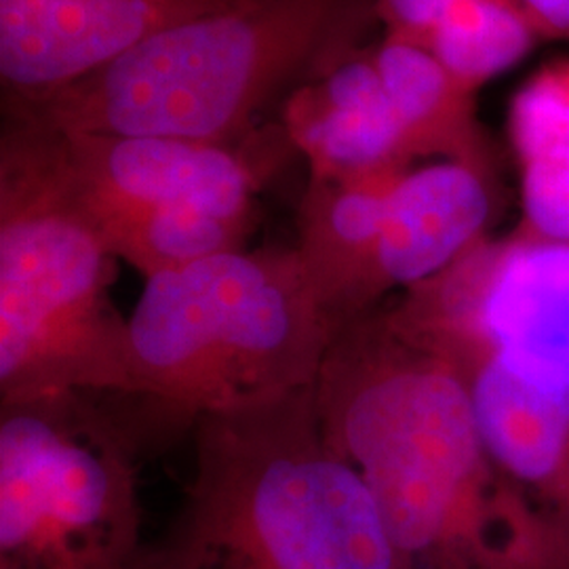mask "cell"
I'll list each match as a JSON object with an SVG mask.
<instances>
[{"instance_id":"7","label":"cell","mask_w":569,"mask_h":569,"mask_svg":"<svg viewBox=\"0 0 569 569\" xmlns=\"http://www.w3.org/2000/svg\"><path fill=\"white\" fill-rule=\"evenodd\" d=\"M385 312L441 357L488 350L569 387L568 241L489 234Z\"/></svg>"},{"instance_id":"10","label":"cell","mask_w":569,"mask_h":569,"mask_svg":"<svg viewBox=\"0 0 569 569\" xmlns=\"http://www.w3.org/2000/svg\"><path fill=\"white\" fill-rule=\"evenodd\" d=\"M496 164L432 161L397 182L357 291V319L425 283L489 237Z\"/></svg>"},{"instance_id":"15","label":"cell","mask_w":569,"mask_h":569,"mask_svg":"<svg viewBox=\"0 0 569 569\" xmlns=\"http://www.w3.org/2000/svg\"><path fill=\"white\" fill-rule=\"evenodd\" d=\"M89 213L114 258L133 266L143 279L243 249L253 226V218L192 207H121Z\"/></svg>"},{"instance_id":"17","label":"cell","mask_w":569,"mask_h":569,"mask_svg":"<svg viewBox=\"0 0 569 569\" xmlns=\"http://www.w3.org/2000/svg\"><path fill=\"white\" fill-rule=\"evenodd\" d=\"M458 0H376L373 16L385 26V37L427 44Z\"/></svg>"},{"instance_id":"3","label":"cell","mask_w":569,"mask_h":569,"mask_svg":"<svg viewBox=\"0 0 569 569\" xmlns=\"http://www.w3.org/2000/svg\"><path fill=\"white\" fill-rule=\"evenodd\" d=\"M117 258L82 203L58 131L28 114L0 142V406L131 397Z\"/></svg>"},{"instance_id":"12","label":"cell","mask_w":569,"mask_h":569,"mask_svg":"<svg viewBox=\"0 0 569 569\" xmlns=\"http://www.w3.org/2000/svg\"><path fill=\"white\" fill-rule=\"evenodd\" d=\"M284 136L310 180L348 182L418 167L388 103L373 53H355L284 103Z\"/></svg>"},{"instance_id":"11","label":"cell","mask_w":569,"mask_h":569,"mask_svg":"<svg viewBox=\"0 0 569 569\" xmlns=\"http://www.w3.org/2000/svg\"><path fill=\"white\" fill-rule=\"evenodd\" d=\"M443 359L467 385L496 465L569 536V387L488 350Z\"/></svg>"},{"instance_id":"5","label":"cell","mask_w":569,"mask_h":569,"mask_svg":"<svg viewBox=\"0 0 569 569\" xmlns=\"http://www.w3.org/2000/svg\"><path fill=\"white\" fill-rule=\"evenodd\" d=\"M350 13L352 0H239L23 108L70 133L232 143Z\"/></svg>"},{"instance_id":"9","label":"cell","mask_w":569,"mask_h":569,"mask_svg":"<svg viewBox=\"0 0 569 569\" xmlns=\"http://www.w3.org/2000/svg\"><path fill=\"white\" fill-rule=\"evenodd\" d=\"M56 131L70 178L89 211L192 207L253 218L268 164L232 143Z\"/></svg>"},{"instance_id":"4","label":"cell","mask_w":569,"mask_h":569,"mask_svg":"<svg viewBox=\"0 0 569 569\" xmlns=\"http://www.w3.org/2000/svg\"><path fill=\"white\" fill-rule=\"evenodd\" d=\"M333 336L293 247L226 251L146 279L131 397L192 428L270 406L317 387Z\"/></svg>"},{"instance_id":"14","label":"cell","mask_w":569,"mask_h":569,"mask_svg":"<svg viewBox=\"0 0 569 569\" xmlns=\"http://www.w3.org/2000/svg\"><path fill=\"white\" fill-rule=\"evenodd\" d=\"M388 103L418 161L496 163L475 96L425 44L385 37L371 49Z\"/></svg>"},{"instance_id":"13","label":"cell","mask_w":569,"mask_h":569,"mask_svg":"<svg viewBox=\"0 0 569 569\" xmlns=\"http://www.w3.org/2000/svg\"><path fill=\"white\" fill-rule=\"evenodd\" d=\"M507 129L521 199L515 230L569 243V58L545 63L517 89Z\"/></svg>"},{"instance_id":"1","label":"cell","mask_w":569,"mask_h":569,"mask_svg":"<svg viewBox=\"0 0 569 569\" xmlns=\"http://www.w3.org/2000/svg\"><path fill=\"white\" fill-rule=\"evenodd\" d=\"M403 569H569V536L491 458L458 369L388 321L342 327L317 388Z\"/></svg>"},{"instance_id":"16","label":"cell","mask_w":569,"mask_h":569,"mask_svg":"<svg viewBox=\"0 0 569 569\" xmlns=\"http://www.w3.org/2000/svg\"><path fill=\"white\" fill-rule=\"evenodd\" d=\"M540 41L517 0H458L425 47L477 93L526 60Z\"/></svg>"},{"instance_id":"8","label":"cell","mask_w":569,"mask_h":569,"mask_svg":"<svg viewBox=\"0 0 569 569\" xmlns=\"http://www.w3.org/2000/svg\"><path fill=\"white\" fill-rule=\"evenodd\" d=\"M237 2L0 0V79L21 102H41L152 34Z\"/></svg>"},{"instance_id":"6","label":"cell","mask_w":569,"mask_h":569,"mask_svg":"<svg viewBox=\"0 0 569 569\" xmlns=\"http://www.w3.org/2000/svg\"><path fill=\"white\" fill-rule=\"evenodd\" d=\"M0 407V569H129L142 512L121 430L87 395Z\"/></svg>"},{"instance_id":"18","label":"cell","mask_w":569,"mask_h":569,"mask_svg":"<svg viewBox=\"0 0 569 569\" xmlns=\"http://www.w3.org/2000/svg\"><path fill=\"white\" fill-rule=\"evenodd\" d=\"M542 41L569 44V0H517Z\"/></svg>"},{"instance_id":"2","label":"cell","mask_w":569,"mask_h":569,"mask_svg":"<svg viewBox=\"0 0 569 569\" xmlns=\"http://www.w3.org/2000/svg\"><path fill=\"white\" fill-rule=\"evenodd\" d=\"M315 388L199 420L180 510L129 569H403Z\"/></svg>"}]
</instances>
